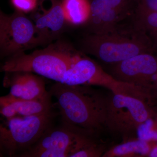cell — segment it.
<instances>
[{"label":"cell","instance_id":"6da1fadb","mask_svg":"<svg viewBox=\"0 0 157 157\" xmlns=\"http://www.w3.org/2000/svg\"><path fill=\"white\" fill-rule=\"evenodd\" d=\"M56 100L63 123L96 136L106 128L109 97L90 86H70L56 82L49 91Z\"/></svg>","mask_w":157,"mask_h":157},{"label":"cell","instance_id":"7a4b0ae2","mask_svg":"<svg viewBox=\"0 0 157 157\" xmlns=\"http://www.w3.org/2000/svg\"><path fill=\"white\" fill-rule=\"evenodd\" d=\"M80 47L83 53L109 65L139 54L155 52L146 34L132 24L104 33H90L82 39Z\"/></svg>","mask_w":157,"mask_h":157},{"label":"cell","instance_id":"3957f363","mask_svg":"<svg viewBox=\"0 0 157 157\" xmlns=\"http://www.w3.org/2000/svg\"><path fill=\"white\" fill-rule=\"evenodd\" d=\"M80 53L67 43L56 42L30 54L10 57L1 67L6 73L30 72L61 82L64 75Z\"/></svg>","mask_w":157,"mask_h":157},{"label":"cell","instance_id":"277c9868","mask_svg":"<svg viewBox=\"0 0 157 157\" xmlns=\"http://www.w3.org/2000/svg\"><path fill=\"white\" fill-rule=\"evenodd\" d=\"M146 100L112 92L108 101L106 128L120 135L124 141L135 138L138 128L154 115Z\"/></svg>","mask_w":157,"mask_h":157},{"label":"cell","instance_id":"5b68a950","mask_svg":"<svg viewBox=\"0 0 157 157\" xmlns=\"http://www.w3.org/2000/svg\"><path fill=\"white\" fill-rule=\"evenodd\" d=\"M52 111L41 115L18 116L8 119V128L1 126V148L10 156L28 149L51 128Z\"/></svg>","mask_w":157,"mask_h":157},{"label":"cell","instance_id":"8992f818","mask_svg":"<svg viewBox=\"0 0 157 157\" xmlns=\"http://www.w3.org/2000/svg\"><path fill=\"white\" fill-rule=\"evenodd\" d=\"M43 44L32 20L16 11L13 14H0L1 57L13 56Z\"/></svg>","mask_w":157,"mask_h":157},{"label":"cell","instance_id":"52a82bcc","mask_svg":"<svg viewBox=\"0 0 157 157\" xmlns=\"http://www.w3.org/2000/svg\"><path fill=\"white\" fill-rule=\"evenodd\" d=\"M63 124L56 128H49L28 149L18 154L21 157H70L78 144L86 135Z\"/></svg>","mask_w":157,"mask_h":157},{"label":"cell","instance_id":"ba28073f","mask_svg":"<svg viewBox=\"0 0 157 157\" xmlns=\"http://www.w3.org/2000/svg\"><path fill=\"white\" fill-rule=\"evenodd\" d=\"M91 14L88 26L90 33L101 34L114 30L123 22L132 19L138 0H90Z\"/></svg>","mask_w":157,"mask_h":157},{"label":"cell","instance_id":"9c48e42d","mask_svg":"<svg viewBox=\"0 0 157 157\" xmlns=\"http://www.w3.org/2000/svg\"><path fill=\"white\" fill-rule=\"evenodd\" d=\"M155 52L140 53L110 65L109 73L121 82L149 88L157 80V56Z\"/></svg>","mask_w":157,"mask_h":157},{"label":"cell","instance_id":"30bf717a","mask_svg":"<svg viewBox=\"0 0 157 157\" xmlns=\"http://www.w3.org/2000/svg\"><path fill=\"white\" fill-rule=\"evenodd\" d=\"M61 83L70 86H99L111 91L118 86L117 81L96 62L80 54L76 61L67 70Z\"/></svg>","mask_w":157,"mask_h":157},{"label":"cell","instance_id":"8fae6325","mask_svg":"<svg viewBox=\"0 0 157 157\" xmlns=\"http://www.w3.org/2000/svg\"><path fill=\"white\" fill-rule=\"evenodd\" d=\"M32 12V20L43 44L52 42L61 33L67 22L61 0H48L47 6L42 0Z\"/></svg>","mask_w":157,"mask_h":157},{"label":"cell","instance_id":"7c38bea8","mask_svg":"<svg viewBox=\"0 0 157 157\" xmlns=\"http://www.w3.org/2000/svg\"><path fill=\"white\" fill-rule=\"evenodd\" d=\"M10 78H6L5 86L10 87V94L15 98L26 100H38L50 94L45 89L42 76L25 72L9 73Z\"/></svg>","mask_w":157,"mask_h":157},{"label":"cell","instance_id":"4fadbf2b","mask_svg":"<svg viewBox=\"0 0 157 157\" xmlns=\"http://www.w3.org/2000/svg\"><path fill=\"white\" fill-rule=\"evenodd\" d=\"M155 143L139 138H132L107 150L103 157H149Z\"/></svg>","mask_w":157,"mask_h":157},{"label":"cell","instance_id":"5bb4252c","mask_svg":"<svg viewBox=\"0 0 157 157\" xmlns=\"http://www.w3.org/2000/svg\"><path fill=\"white\" fill-rule=\"evenodd\" d=\"M52 97L50 93L47 97L38 100H23L15 98L10 94L2 97L11 104L17 115L27 116L51 112Z\"/></svg>","mask_w":157,"mask_h":157},{"label":"cell","instance_id":"9a60e30c","mask_svg":"<svg viewBox=\"0 0 157 157\" xmlns=\"http://www.w3.org/2000/svg\"><path fill=\"white\" fill-rule=\"evenodd\" d=\"M65 19L73 25L87 24L91 14L90 0H61Z\"/></svg>","mask_w":157,"mask_h":157},{"label":"cell","instance_id":"2e32d148","mask_svg":"<svg viewBox=\"0 0 157 157\" xmlns=\"http://www.w3.org/2000/svg\"><path fill=\"white\" fill-rule=\"evenodd\" d=\"M135 28L146 34L155 52H157V11L137 8L132 19Z\"/></svg>","mask_w":157,"mask_h":157},{"label":"cell","instance_id":"e0dca14e","mask_svg":"<svg viewBox=\"0 0 157 157\" xmlns=\"http://www.w3.org/2000/svg\"><path fill=\"white\" fill-rule=\"evenodd\" d=\"M138 138L143 140L157 142V118L154 115L148 118L138 128L137 131Z\"/></svg>","mask_w":157,"mask_h":157},{"label":"cell","instance_id":"ac0fdd59","mask_svg":"<svg viewBox=\"0 0 157 157\" xmlns=\"http://www.w3.org/2000/svg\"><path fill=\"white\" fill-rule=\"evenodd\" d=\"M107 150L104 144L99 143L95 139L80 150L73 154L71 157H103Z\"/></svg>","mask_w":157,"mask_h":157},{"label":"cell","instance_id":"d6986e66","mask_svg":"<svg viewBox=\"0 0 157 157\" xmlns=\"http://www.w3.org/2000/svg\"><path fill=\"white\" fill-rule=\"evenodd\" d=\"M11 2L16 11L24 14L33 12L38 4V0H11Z\"/></svg>","mask_w":157,"mask_h":157},{"label":"cell","instance_id":"ffe728a7","mask_svg":"<svg viewBox=\"0 0 157 157\" xmlns=\"http://www.w3.org/2000/svg\"><path fill=\"white\" fill-rule=\"evenodd\" d=\"M138 8L157 11V0H138Z\"/></svg>","mask_w":157,"mask_h":157},{"label":"cell","instance_id":"44dd1931","mask_svg":"<svg viewBox=\"0 0 157 157\" xmlns=\"http://www.w3.org/2000/svg\"><path fill=\"white\" fill-rule=\"evenodd\" d=\"M149 157H157V145L156 143H155L150 153Z\"/></svg>","mask_w":157,"mask_h":157},{"label":"cell","instance_id":"7402d4cb","mask_svg":"<svg viewBox=\"0 0 157 157\" xmlns=\"http://www.w3.org/2000/svg\"><path fill=\"white\" fill-rule=\"evenodd\" d=\"M156 144H157V143H156Z\"/></svg>","mask_w":157,"mask_h":157}]
</instances>
